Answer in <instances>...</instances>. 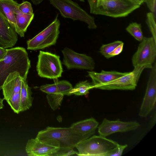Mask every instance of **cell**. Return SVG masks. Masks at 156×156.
Here are the masks:
<instances>
[{"label": "cell", "mask_w": 156, "mask_h": 156, "mask_svg": "<svg viewBox=\"0 0 156 156\" xmlns=\"http://www.w3.org/2000/svg\"><path fill=\"white\" fill-rule=\"evenodd\" d=\"M53 80L54 83L46 84L41 86L40 87V90L47 94L60 93L64 95H70V92L73 87L69 82L64 80L59 81L58 79Z\"/></svg>", "instance_id": "cell-17"}, {"label": "cell", "mask_w": 156, "mask_h": 156, "mask_svg": "<svg viewBox=\"0 0 156 156\" xmlns=\"http://www.w3.org/2000/svg\"><path fill=\"white\" fill-rule=\"evenodd\" d=\"M18 35L13 27L0 13V47L12 48L16 44Z\"/></svg>", "instance_id": "cell-13"}, {"label": "cell", "mask_w": 156, "mask_h": 156, "mask_svg": "<svg viewBox=\"0 0 156 156\" xmlns=\"http://www.w3.org/2000/svg\"><path fill=\"white\" fill-rule=\"evenodd\" d=\"M145 94L140 108L139 115L146 117L154 107L156 101V63L151 69Z\"/></svg>", "instance_id": "cell-11"}, {"label": "cell", "mask_w": 156, "mask_h": 156, "mask_svg": "<svg viewBox=\"0 0 156 156\" xmlns=\"http://www.w3.org/2000/svg\"><path fill=\"white\" fill-rule=\"evenodd\" d=\"M5 100L4 98H0V110L3 108L4 105L3 104V101Z\"/></svg>", "instance_id": "cell-36"}, {"label": "cell", "mask_w": 156, "mask_h": 156, "mask_svg": "<svg viewBox=\"0 0 156 156\" xmlns=\"http://www.w3.org/2000/svg\"><path fill=\"white\" fill-rule=\"evenodd\" d=\"M119 144L101 135H93L80 141L76 146L77 156H110Z\"/></svg>", "instance_id": "cell-4"}, {"label": "cell", "mask_w": 156, "mask_h": 156, "mask_svg": "<svg viewBox=\"0 0 156 156\" xmlns=\"http://www.w3.org/2000/svg\"><path fill=\"white\" fill-rule=\"evenodd\" d=\"M146 23L152 34V37L156 42V15L151 12L147 13Z\"/></svg>", "instance_id": "cell-26"}, {"label": "cell", "mask_w": 156, "mask_h": 156, "mask_svg": "<svg viewBox=\"0 0 156 156\" xmlns=\"http://www.w3.org/2000/svg\"><path fill=\"white\" fill-rule=\"evenodd\" d=\"M146 3L151 12L156 15V0H147Z\"/></svg>", "instance_id": "cell-32"}, {"label": "cell", "mask_w": 156, "mask_h": 156, "mask_svg": "<svg viewBox=\"0 0 156 156\" xmlns=\"http://www.w3.org/2000/svg\"><path fill=\"white\" fill-rule=\"evenodd\" d=\"M62 52L63 55V63L68 69L92 71L95 68L94 60L86 54L78 53L68 47L64 48Z\"/></svg>", "instance_id": "cell-10"}, {"label": "cell", "mask_w": 156, "mask_h": 156, "mask_svg": "<svg viewBox=\"0 0 156 156\" xmlns=\"http://www.w3.org/2000/svg\"><path fill=\"white\" fill-rule=\"evenodd\" d=\"M64 95L60 93L47 94L46 98L48 103L54 111L61 105Z\"/></svg>", "instance_id": "cell-24"}, {"label": "cell", "mask_w": 156, "mask_h": 156, "mask_svg": "<svg viewBox=\"0 0 156 156\" xmlns=\"http://www.w3.org/2000/svg\"><path fill=\"white\" fill-rule=\"evenodd\" d=\"M36 70L41 77L54 79L61 77L63 71L60 57L49 52L40 51Z\"/></svg>", "instance_id": "cell-6"}, {"label": "cell", "mask_w": 156, "mask_h": 156, "mask_svg": "<svg viewBox=\"0 0 156 156\" xmlns=\"http://www.w3.org/2000/svg\"><path fill=\"white\" fill-rule=\"evenodd\" d=\"M145 69L136 66L133 70L124 76L110 82L96 87L95 88L103 90H133L135 89L140 75Z\"/></svg>", "instance_id": "cell-9"}, {"label": "cell", "mask_w": 156, "mask_h": 156, "mask_svg": "<svg viewBox=\"0 0 156 156\" xmlns=\"http://www.w3.org/2000/svg\"><path fill=\"white\" fill-rule=\"evenodd\" d=\"M22 80L19 73L16 71L8 76L2 89L5 100H6L14 94L20 92Z\"/></svg>", "instance_id": "cell-15"}, {"label": "cell", "mask_w": 156, "mask_h": 156, "mask_svg": "<svg viewBox=\"0 0 156 156\" xmlns=\"http://www.w3.org/2000/svg\"><path fill=\"white\" fill-rule=\"evenodd\" d=\"M32 95L31 88L28 86L27 80L23 79L20 95L21 112L29 109L32 106L34 98Z\"/></svg>", "instance_id": "cell-21"}, {"label": "cell", "mask_w": 156, "mask_h": 156, "mask_svg": "<svg viewBox=\"0 0 156 156\" xmlns=\"http://www.w3.org/2000/svg\"><path fill=\"white\" fill-rule=\"evenodd\" d=\"M7 50L6 55L0 61V90L11 73L17 72L23 79L27 80L31 67L28 54L25 48L17 47Z\"/></svg>", "instance_id": "cell-1"}, {"label": "cell", "mask_w": 156, "mask_h": 156, "mask_svg": "<svg viewBox=\"0 0 156 156\" xmlns=\"http://www.w3.org/2000/svg\"><path fill=\"white\" fill-rule=\"evenodd\" d=\"M90 137L75 132L70 127L48 126L39 131L36 136L40 141L59 148L73 149L80 141Z\"/></svg>", "instance_id": "cell-2"}, {"label": "cell", "mask_w": 156, "mask_h": 156, "mask_svg": "<svg viewBox=\"0 0 156 156\" xmlns=\"http://www.w3.org/2000/svg\"><path fill=\"white\" fill-rule=\"evenodd\" d=\"M18 9L21 12L28 14L34 13L31 4L28 1H23L21 3L19 4Z\"/></svg>", "instance_id": "cell-29"}, {"label": "cell", "mask_w": 156, "mask_h": 156, "mask_svg": "<svg viewBox=\"0 0 156 156\" xmlns=\"http://www.w3.org/2000/svg\"><path fill=\"white\" fill-rule=\"evenodd\" d=\"M132 57L133 65L151 69L156 59V42L152 37H144Z\"/></svg>", "instance_id": "cell-8"}, {"label": "cell", "mask_w": 156, "mask_h": 156, "mask_svg": "<svg viewBox=\"0 0 156 156\" xmlns=\"http://www.w3.org/2000/svg\"><path fill=\"white\" fill-rule=\"evenodd\" d=\"M19 5V4L14 0H0V13L14 28L16 25L15 11Z\"/></svg>", "instance_id": "cell-20"}, {"label": "cell", "mask_w": 156, "mask_h": 156, "mask_svg": "<svg viewBox=\"0 0 156 156\" xmlns=\"http://www.w3.org/2000/svg\"><path fill=\"white\" fill-rule=\"evenodd\" d=\"M93 86L87 80L79 82L73 88L69 93V95L74 94L77 96L87 95L89 90L93 89Z\"/></svg>", "instance_id": "cell-22"}, {"label": "cell", "mask_w": 156, "mask_h": 156, "mask_svg": "<svg viewBox=\"0 0 156 156\" xmlns=\"http://www.w3.org/2000/svg\"><path fill=\"white\" fill-rule=\"evenodd\" d=\"M50 4L58 9L65 18L86 23L90 29L97 28L94 18L72 0H49Z\"/></svg>", "instance_id": "cell-5"}, {"label": "cell", "mask_w": 156, "mask_h": 156, "mask_svg": "<svg viewBox=\"0 0 156 156\" xmlns=\"http://www.w3.org/2000/svg\"><path fill=\"white\" fill-rule=\"evenodd\" d=\"M20 95V92L16 94L11 95L6 100L13 112L17 114L21 112Z\"/></svg>", "instance_id": "cell-25"}, {"label": "cell", "mask_w": 156, "mask_h": 156, "mask_svg": "<svg viewBox=\"0 0 156 156\" xmlns=\"http://www.w3.org/2000/svg\"><path fill=\"white\" fill-rule=\"evenodd\" d=\"M44 0H31L35 5H37L41 3Z\"/></svg>", "instance_id": "cell-35"}, {"label": "cell", "mask_w": 156, "mask_h": 156, "mask_svg": "<svg viewBox=\"0 0 156 156\" xmlns=\"http://www.w3.org/2000/svg\"><path fill=\"white\" fill-rule=\"evenodd\" d=\"M127 146V144L120 145L119 144L115 150L110 154V156H121L124 150Z\"/></svg>", "instance_id": "cell-30"}, {"label": "cell", "mask_w": 156, "mask_h": 156, "mask_svg": "<svg viewBox=\"0 0 156 156\" xmlns=\"http://www.w3.org/2000/svg\"><path fill=\"white\" fill-rule=\"evenodd\" d=\"M7 52V50L0 47V61L4 58Z\"/></svg>", "instance_id": "cell-33"}, {"label": "cell", "mask_w": 156, "mask_h": 156, "mask_svg": "<svg viewBox=\"0 0 156 156\" xmlns=\"http://www.w3.org/2000/svg\"><path fill=\"white\" fill-rule=\"evenodd\" d=\"M82 2H84V0H78Z\"/></svg>", "instance_id": "cell-37"}, {"label": "cell", "mask_w": 156, "mask_h": 156, "mask_svg": "<svg viewBox=\"0 0 156 156\" xmlns=\"http://www.w3.org/2000/svg\"><path fill=\"white\" fill-rule=\"evenodd\" d=\"M99 123L93 118H91L73 124L70 127L74 131L90 137L95 132Z\"/></svg>", "instance_id": "cell-18"}, {"label": "cell", "mask_w": 156, "mask_h": 156, "mask_svg": "<svg viewBox=\"0 0 156 156\" xmlns=\"http://www.w3.org/2000/svg\"><path fill=\"white\" fill-rule=\"evenodd\" d=\"M126 30L136 40L141 41L144 38L140 24L136 22L130 23L126 28Z\"/></svg>", "instance_id": "cell-23"}, {"label": "cell", "mask_w": 156, "mask_h": 156, "mask_svg": "<svg viewBox=\"0 0 156 156\" xmlns=\"http://www.w3.org/2000/svg\"><path fill=\"white\" fill-rule=\"evenodd\" d=\"M57 14L54 20L47 27L27 42V49L35 51L55 45L59 34L60 25Z\"/></svg>", "instance_id": "cell-7"}, {"label": "cell", "mask_w": 156, "mask_h": 156, "mask_svg": "<svg viewBox=\"0 0 156 156\" xmlns=\"http://www.w3.org/2000/svg\"><path fill=\"white\" fill-rule=\"evenodd\" d=\"M90 13L114 18L125 17L140 5L128 0H87Z\"/></svg>", "instance_id": "cell-3"}, {"label": "cell", "mask_w": 156, "mask_h": 156, "mask_svg": "<svg viewBox=\"0 0 156 156\" xmlns=\"http://www.w3.org/2000/svg\"><path fill=\"white\" fill-rule=\"evenodd\" d=\"M88 76L92 81L93 88L110 82L126 74L127 72L116 71H107L102 70L100 73L90 71L87 72Z\"/></svg>", "instance_id": "cell-16"}, {"label": "cell", "mask_w": 156, "mask_h": 156, "mask_svg": "<svg viewBox=\"0 0 156 156\" xmlns=\"http://www.w3.org/2000/svg\"><path fill=\"white\" fill-rule=\"evenodd\" d=\"M133 3L140 5L144 2H146L147 0H128Z\"/></svg>", "instance_id": "cell-34"}, {"label": "cell", "mask_w": 156, "mask_h": 156, "mask_svg": "<svg viewBox=\"0 0 156 156\" xmlns=\"http://www.w3.org/2000/svg\"><path fill=\"white\" fill-rule=\"evenodd\" d=\"M15 16L16 22L15 31L21 37H24L28 27L34 19V14L24 13L18 8L15 11Z\"/></svg>", "instance_id": "cell-19"}, {"label": "cell", "mask_w": 156, "mask_h": 156, "mask_svg": "<svg viewBox=\"0 0 156 156\" xmlns=\"http://www.w3.org/2000/svg\"><path fill=\"white\" fill-rule=\"evenodd\" d=\"M139 123L136 121L124 122L117 119L110 120L104 119L98 126L99 135L105 137L118 132H125L135 130L140 126Z\"/></svg>", "instance_id": "cell-12"}, {"label": "cell", "mask_w": 156, "mask_h": 156, "mask_svg": "<svg viewBox=\"0 0 156 156\" xmlns=\"http://www.w3.org/2000/svg\"><path fill=\"white\" fill-rule=\"evenodd\" d=\"M122 43L121 41H116L108 44H103L100 48V52L102 55L107 58L108 54Z\"/></svg>", "instance_id": "cell-27"}, {"label": "cell", "mask_w": 156, "mask_h": 156, "mask_svg": "<svg viewBox=\"0 0 156 156\" xmlns=\"http://www.w3.org/2000/svg\"><path fill=\"white\" fill-rule=\"evenodd\" d=\"M78 152L72 148H59L56 152L51 154L50 156H67L76 154Z\"/></svg>", "instance_id": "cell-28"}, {"label": "cell", "mask_w": 156, "mask_h": 156, "mask_svg": "<svg viewBox=\"0 0 156 156\" xmlns=\"http://www.w3.org/2000/svg\"><path fill=\"white\" fill-rule=\"evenodd\" d=\"M123 45L124 43L123 42L116 47L112 51L108 54L107 58H110L120 54L122 51Z\"/></svg>", "instance_id": "cell-31"}, {"label": "cell", "mask_w": 156, "mask_h": 156, "mask_svg": "<svg viewBox=\"0 0 156 156\" xmlns=\"http://www.w3.org/2000/svg\"><path fill=\"white\" fill-rule=\"evenodd\" d=\"M59 148L58 147L43 142L36 138L28 140L25 150L29 156H50Z\"/></svg>", "instance_id": "cell-14"}]
</instances>
